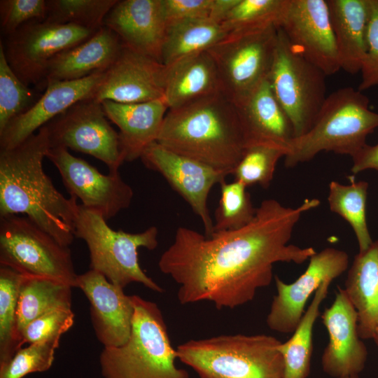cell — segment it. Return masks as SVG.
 <instances>
[{
	"label": "cell",
	"mask_w": 378,
	"mask_h": 378,
	"mask_svg": "<svg viewBox=\"0 0 378 378\" xmlns=\"http://www.w3.org/2000/svg\"><path fill=\"white\" fill-rule=\"evenodd\" d=\"M319 204L318 199H305L292 208L265 200L248 225L209 237L178 227L159 269L178 285L181 304L206 301L219 309L244 305L270 286L275 263L302 264L316 253L313 247L289 241L302 215Z\"/></svg>",
	"instance_id": "obj_1"
},
{
	"label": "cell",
	"mask_w": 378,
	"mask_h": 378,
	"mask_svg": "<svg viewBox=\"0 0 378 378\" xmlns=\"http://www.w3.org/2000/svg\"><path fill=\"white\" fill-rule=\"evenodd\" d=\"M50 148L44 125L20 144L0 149V217L24 215L69 246L78 204L64 197L45 172L43 162Z\"/></svg>",
	"instance_id": "obj_2"
},
{
	"label": "cell",
	"mask_w": 378,
	"mask_h": 378,
	"mask_svg": "<svg viewBox=\"0 0 378 378\" xmlns=\"http://www.w3.org/2000/svg\"><path fill=\"white\" fill-rule=\"evenodd\" d=\"M156 142L227 175L246 149L236 106L222 92L168 110Z\"/></svg>",
	"instance_id": "obj_3"
},
{
	"label": "cell",
	"mask_w": 378,
	"mask_h": 378,
	"mask_svg": "<svg viewBox=\"0 0 378 378\" xmlns=\"http://www.w3.org/2000/svg\"><path fill=\"white\" fill-rule=\"evenodd\" d=\"M377 128L378 113L370 109L368 97L352 87L340 88L327 96L312 127L290 141L284 165L293 167L321 151L352 158Z\"/></svg>",
	"instance_id": "obj_4"
},
{
	"label": "cell",
	"mask_w": 378,
	"mask_h": 378,
	"mask_svg": "<svg viewBox=\"0 0 378 378\" xmlns=\"http://www.w3.org/2000/svg\"><path fill=\"white\" fill-rule=\"evenodd\" d=\"M280 343L265 334L221 335L188 340L176 354L200 378H283Z\"/></svg>",
	"instance_id": "obj_5"
},
{
	"label": "cell",
	"mask_w": 378,
	"mask_h": 378,
	"mask_svg": "<svg viewBox=\"0 0 378 378\" xmlns=\"http://www.w3.org/2000/svg\"><path fill=\"white\" fill-rule=\"evenodd\" d=\"M134 314L130 336L122 345L104 347L99 363L104 378H189L177 358L156 303L132 295Z\"/></svg>",
	"instance_id": "obj_6"
},
{
	"label": "cell",
	"mask_w": 378,
	"mask_h": 378,
	"mask_svg": "<svg viewBox=\"0 0 378 378\" xmlns=\"http://www.w3.org/2000/svg\"><path fill=\"white\" fill-rule=\"evenodd\" d=\"M158 234L155 226L138 233L114 230L101 214L78 204L74 235L87 244L90 269L122 288L135 282L153 291L163 292L162 288L144 272L139 262V248L155 249L158 244Z\"/></svg>",
	"instance_id": "obj_7"
},
{
	"label": "cell",
	"mask_w": 378,
	"mask_h": 378,
	"mask_svg": "<svg viewBox=\"0 0 378 378\" xmlns=\"http://www.w3.org/2000/svg\"><path fill=\"white\" fill-rule=\"evenodd\" d=\"M0 265L24 276L50 279L72 287L78 276L69 246L24 215L0 217Z\"/></svg>",
	"instance_id": "obj_8"
},
{
	"label": "cell",
	"mask_w": 378,
	"mask_h": 378,
	"mask_svg": "<svg viewBox=\"0 0 378 378\" xmlns=\"http://www.w3.org/2000/svg\"><path fill=\"white\" fill-rule=\"evenodd\" d=\"M317 66L293 49L283 31L268 76L273 93L293 125L294 138L313 125L326 97V77Z\"/></svg>",
	"instance_id": "obj_9"
},
{
	"label": "cell",
	"mask_w": 378,
	"mask_h": 378,
	"mask_svg": "<svg viewBox=\"0 0 378 378\" xmlns=\"http://www.w3.org/2000/svg\"><path fill=\"white\" fill-rule=\"evenodd\" d=\"M276 25L229 33L207 50L216 66L222 92L234 104L268 78L278 41Z\"/></svg>",
	"instance_id": "obj_10"
},
{
	"label": "cell",
	"mask_w": 378,
	"mask_h": 378,
	"mask_svg": "<svg viewBox=\"0 0 378 378\" xmlns=\"http://www.w3.org/2000/svg\"><path fill=\"white\" fill-rule=\"evenodd\" d=\"M97 31L73 24L32 20L7 36V62L27 85H43L50 62L59 53L76 46Z\"/></svg>",
	"instance_id": "obj_11"
},
{
	"label": "cell",
	"mask_w": 378,
	"mask_h": 378,
	"mask_svg": "<svg viewBox=\"0 0 378 378\" xmlns=\"http://www.w3.org/2000/svg\"><path fill=\"white\" fill-rule=\"evenodd\" d=\"M50 147L81 152L104 162L109 172L125 162L119 134L110 125L101 102L80 101L46 125Z\"/></svg>",
	"instance_id": "obj_12"
},
{
	"label": "cell",
	"mask_w": 378,
	"mask_h": 378,
	"mask_svg": "<svg viewBox=\"0 0 378 378\" xmlns=\"http://www.w3.org/2000/svg\"><path fill=\"white\" fill-rule=\"evenodd\" d=\"M46 158L57 169L71 196L107 220L130 206L134 192L119 171L104 174L63 147H50Z\"/></svg>",
	"instance_id": "obj_13"
},
{
	"label": "cell",
	"mask_w": 378,
	"mask_h": 378,
	"mask_svg": "<svg viewBox=\"0 0 378 378\" xmlns=\"http://www.w3.org/2000/svg\"><path fill=\"white\" fill-rule=\"evenodd\" d=\"M349 255L344 251L326 248L316 252L306 270L293 282L287 284L274 276L276 294L266 318L267 326L281 333L293 332L305 310L309 297L326 281L342 275L348 268Z\"/></svg>",
	"instance_id": "obj_14"
},
{
	"label": "cell",
	"mask_w": 378,
	"mask_h": 378,
	"mask_svg": "<svg viewBox=\"0 0 378 378\" xmlns=\"http://www.w3.org/2000/svg\"><path fill=\"white\" fill-rule=\"evenodd\" d=\"M140 159L147 168L160 174L186 201L200 218L204 234L211 235L214 221L208 208V196L212 188L225 181L227 174L170 150L156 141L145 149Z\"/></svg>",
	"instance_id": "obj_15"
},
{
	"label": "cell",
	"mask_w": 378,
	"mask_h": 378,
	"mask_svg": "<svg viewBox=\"0 0 378 378\" xmlns=\"http://www.w3.org/2000/svg\"><path fill=\"white\" fill-rule=\"evenodd\" d=\"M279 28L293 49L327 76L341 69L327 0H289Z\"/></svg>",
	"instance_id": "obj_16"
},
{
	"label": "cell",
	"mask_w": 378,
	"mask_h": 378,
	"mask_svg": "<svg viewBox=\"0 0 378 378\" xmlns=\"http://www.w3.org/2000/svg\"><path fill=\"white\" fill-rule=\"evenodd\" d=\"M167 73L160 61L122 44L93 98L125 104L164 98Z\"/></svg>",
	"instance_id": "obj_17"
},
{
	"label": "cell",
	"mask_w": 378,
	"mask_h": 378,
	"mask_svg": "<svg viewBox=\"0 0 378 378\" xmlns=\"http://www.w3.org/2000/svg\"><path fill=\"white\" fill-rule=\"evenodd\" d=\"M321 319L329 337L321 357L323 370L334 378L358 376L365 368L368 350L358 334L356 311L344 288H338Z\"/></svg>",
	"instance_id": "obj_18"
},
{
	"label": "cell",
	"mask_w": 378,
	"mask_h": 378,
	"mask_svg": "<svg viewBox=\"0 0 378 378\" xmlns=\"http://www.w3.org/2000/svg\"><path fill=\"white\" fill-rule=\"evenodd\" d=\"M105 76L106 71L96 72L81 79L48 82L35 104L0 132V149L20 144L76 103L94 97Z\"/></svg>",
	"instance_id": "obj_19"
},
{
	"label": "cell",
	"mask_w": 378,
	"mask_h": 378,
	"mask_svg": "<svg viewBox=\"0 0 378 378\" xmlns=\"http://www.w3.org/2000/svg\"><path fill=\"white\" fill-rule=\"evenodd\" d=\"M75 287L90 301L92 325L104 347L124 344L132 330L134 314L132 295H125L122 288L91 269L77 276Z\"/></svg>",
	"instance_id": "obj_20"
},
{
	"label": "cell",
	"mask_w": 378,
	"mask_h": 378,
	"mask_svg": "<svg viewBox=\"0 0 378 378\" xmlns=\"http://www.w3.org/2000/svg\"><path fill=\"white\" fill-rule=\"evenodd\" d=\"M104 26L115 32L123 45L161 62L167 25L160 0H118Z\"/></svg>",
	"instance_id": "obj_21"
},
{
	"label": "cell",
	"mask_w": 378,
	"mask_h": 378,
	"mask_svg": "<svg viewBox=\"0 0 378 378\" xmlns=\"http://www.w3.org/2000/svg\"><path fill=\"white\" fill-rule=\"evenodd\" d=\"M234 105L246 148L265 145L284 148L287 153L294 138V131L290 119L273 93L268 78Z\"/></svg>",
	"instance_id": "obj_22"
},
{
	"label": "cell",
	"mask_w": 378,
	"mask_h": 378,
	"mask_svg": "<svg viewBox=\"0 0 378 378\" xmlns=\"http://www.w3.org/2000/svg\"><path fill=\"white\" fill-rule=\"evenodd\" d=\"M106 117L119 129L121 152L125 162L140 158L156 141L169 110L164 98L141 103L101 102Z\"/></svg>",
	"instance_id": "obj_23"
},
{
	"label": "cell",
	"mask_w": 378,
	"mask_h": 378,
	"mask_svg": "<svg viewBox=\"0 0 378 378\" xmlns=\"http://www.w3.org/2000/svg\"><path fill=\"white\" fill-rule=\"evenodd\" d=\"M122 47L118 35L103 26L85 41L52 59L48 69L45 87L50 81L78 80L96 72L106 71Z\"/></svg>",
	"instance_id": "obj_24"
},
{
	"label": "cell",
	"mask_w": 378,
	"mask_h": 378,
	"mask_svg": "<svg viewBox=\"0 0 378 378\" xmlns=\"http://www.w3.org/2000/svg\"><path fill=\"white\" fill-rule=\"evenodd\" d=\"M340 69L361 71L367 53L368 0H327Z\"/></svg>",
	"instance_id": "obj_25"
},
{
	"label": "cell",
	"mask_w": 378,
	"mask_h": 378,
	"mask_svg": "<svg viewBox=\"0 0 378 378\" xmlns=\"http://www.w3.org/2000/svg\"><path fill=\"white\" fill-rule=\"evenodd\" d=\"M167 67L164 99L169 110L222 92L216 66L207 51L186 57Z\"/></svg>",
	"instance_id": "obj_26"
},
{
	"label": "cell",
	"mask_w": 378,
	"mask_h": 378,
	"mask_svg": "<svg viewBox=\"0 0 378 378\" xmlns=\"http://www.w3.org/2000/svg\"><path fill=\"white\" fill-rule=\"evenodd\" d=\"M344 290L356 311L360 337L372 339L378 326V240L356 255Z\"/></svg>",
	"instance_id": "obj_27"
},
{
	"label": "cell",
	"mask_w": 378,
	"mask_h": 378,
	"mask_svg": "<svg viewBox=\"0 0 378 378\" xmlns=\"http://www.w3.org/2000/svg\"><path fill=\"white\" fill-rule=\"evenodd\" d=\"M227 34L221 23L210 18L171 24L167 27L161 62L169 66L186 57L207 51Z\"/></svg>",
	"instance_id": "obj_28"
},
{
	"label": "cell",
	"mask_w": 378,
	"mask_h": 378,
	"mask_svg": "<svg viewBox=\"0 0 378 378\" xmlns=\"http://www.w3.org/2000/svg\"><path fill=\"white\" fill-rule=\"evenodd\" d=\"M71 288L56 280L23 275L17 312L20 342L22 331L35 318L55 309H71Z\"/></svg>",
	"instance_id": "obj_29"
},
{
	"label": "cell",
	"mask_w": 378,
	"mask_h": 378,
	"mask_svg": "<svg viewBox=\"0 0 378 378\" xmlns=\"http://www.w3.org/2000/svg\"><path fill=\"white\" fill-rule=\"evenodd\" d=\"M331 282L328 280L320 285L291 337L279 344L278 350L284 363L283 378H307L309 376L313 351V329Z\"/></svg>",
	"instance_id": "obj_30"
},
{
	"label": "cell",
	"mask_w": 378,
	"mask_h": 378,
	"mask_svg": "<svg viewBox=\"0 0 378 378\" xmlns=\"http://www.w3.org/2000/svg\"><path fill=\"white\" fill-rule=\"evenodd\" d=\"M350 184L332 181L329 183L328 202L331 211L342 217L353 229L358 244V252L367 250L373 243L366 220V201L369 184L355 181Z\"/></svg>",
	"instance_id": "obj_31"
},
{
	"label": "cell",
	"mask_w": 378,
	"mask_h": 378,
	"mask_svg": "<svg viewBox=\"0 0 378 378\" xmlns=\"http://www.w3.org/2000/svg\"><path fill=\"white\" fill-rule=\"evenodd\" d=\"M23 275L0 265V366L22 348L18 331V304Z\"/></svg>",
	"instance_id": "obj_32"
},
{
	"label": "cell",
	"mask_w": 378,
	"mask_h": 378,
	"mask_svg": "<svg viewBox=\"0 0 378 378\" xmlns=\"http://www.w3.org/2000/svg\"><path fill=\"white\" fill-rule=\"evenodd\" d=\"M289 0H239L221 24L229 34L276 25L279 27Z\"/></svg>",
	"instance_id": "obj_33"
},
{
	"label": "cell",
	"mask_w": 378,
	"mask_h": 378,
	"mask_svg": "<svg viewBox=\"0 0 378 378\" xmlns=\"http://www.w3.org/2000/svg\"><path fill=\"white\" fill-rule=\"evenodd\" d=\"M118 0H48L45 20L73 24L94 31L104 26V20Z\"/></svg>",
	"instance_id": "obj_34"
},
{
	"label": "cell",
	"mask_w": 378,
	"mask_h": 378,
	"mask_svg": "<svg viewBox=\"0 0 378 378\" xmlns=\"http://www.w3.org/2000/svg\"><path fill=\"white\" fill-rule=\"evenodd\" d=\"M220 185V197L215 211L213 233L239 229L248 225L256 213L244 185L225 180Z\"/></svg>",
	"instance_id": "obj_35"
},
{
	"label": "cell",
	"mask_w": 378,
	"mask_h": 378,
	"mask_svg": "<svg viewBox=\"0 0 378 378\" xmlns=\"http://www.w3.org/2000/svg\"><path fill=\"white\" fill-rule=\"evenodd\" d=\"M36 93L24 84L8 64L0 43V132L35 102Z\"/></svg>",
	"instance_id": "obj_36"
},
{
	"label": "cell",
	"mask_w": 378,
	"mask_h": 378,
	"mask_svg": "<svg viewBox=\"0 0 378 378\" xmlns=\"http://www.w3.org/2000/svg\"><path fill=\"white\" fill-rule=\"evenodd\" d=\"M286 154V150L275 146L255 145L246 147L233 172L234 181L246 188L254 184L268 188L277 162Z\"/></svg>",
	"instance_id": "obj_37"
},
{
	"label": "cell",
	"mask_w": 378,
	"mask_h": 378,
	"mask_svg": "<svg viewBox=\"0 0 378 378\" xmlns=\"http://www.w3.org/2000/svg\"><path fill=\"white\" fill-rule=\"evenodd\" d=\"M59 345V342H41L20 348L8 362L0 366V378H22L48 370Z\"/></svg>",
	"instance_id": "obj_38"
},
{
	"label": "cell",
	"mask_w": 378,
	"mask_h": 378,
	"mask_svg": "<svg viewBox=\"0 0 378 378\" xmlns=\"http://www.w3.org/2000/svg\"><path fill=\"white\" fill-rule=\"evenodd\" d=\"M74 322L71 309H59L46 313L31 321L22 331L21 343L59 342L62 335Z\"/></svg>",
	"instance_id": "obj_39"
},
{
	"label": "cell",
	"mask_w": 378,
	"mask_h": 378,
	"mask_svg": "<svg viewBox=\"0 0 378 378\" xmlns=\"http://www.w3.org/2000/svg\"><path fill=\"white\" fill-rule=\"evenodd\" d=\"M48 5L45 0H1L0 21L3 31L10 35L32 20H45Z\"/></svg>",
	"instance_id": "obj_40"
},
{
	"label": "cell",
	"mask_w": 378,
	"mask_h": 378,
	"mask_svg": "<svg viewBox=\"0 0 378 378\" xmlns=\"http://www.w3.org/2000/svg\"><path fill=\"white\" fill-rule=\"evenodd\" d=\"M358 90L364 91L378 85V0H368L367 53Z\"/></svg>",
	"instance_id": "obj_41"
},
{
	"label": "cell",
	"mask_w": 378,
	"mask_h": 378,
	"mask_svg": "<svg viewBox=\"0 0 378 378\" xmlns=\"http://www.w3.org/2000/svg\"><path fill=\"white\" fill-rule=\"evenodd\" d=\"M214 0H160L167 25L183 21L210 18Z\"/></svg>",
	"instance_id": "obj_42"
},
{
	"label": "cell",
	"mask_w": 378,
	"mask_h": 378,
	"mask_svg": "<svg viewBox=\"0 0 378 378\" xmlns=\"http://www.w3.org/2000/svg\"><path fill=\"white\" fill-rule=\"evenodd\" d=\"M351 171L356 174L367 169L378 171V144L370 146L365 144L352 158Z\"/></svg>",
	"instance_id": "obj_43"
},
{
	"label": "cell",
	"mask_w": 378,
	"mask_h": 378,
	"mask_svg": "<svg viewBox=\"0 0 378 378\" xmlns=\"http://www.w3.org/2000/svg\"><path fill=\"white\" fill-rule=\"evenodd\" d=\"M239 0H214L210 19L222 23Z\"/></svg>",
	"instance_id": "obj_44"
},
{
	"label": "cell",
	"mask_w": 378,
	"mask_h": 378,
	"mask_svg": "<svg viewBox=\"0 0 378 378\" xmlns=\"http://www.w3.org/2000/svg\"><path fill=\"white\" fill-rule=\"evenodd\" d=\"M372 339H373L374 342H375V344H377L378 347V326L375 329V331L374 332V335Z\"/></svg>",
	"instance_id": "obj_45"
},
{
	"label": "cell",
	"mask_w": 378,
	"mask_h": 378,
	"mask_svg": "<svg viewBox=\"0 0 378 378\" xmlns=\"http://www.w3.org/2000/svg\"><path fill=\"white\" fill-rule=\"evenodd\" d=\"M342 378H358V376H351V377H345Z\"/></svg>",
	"instance_id": "obj_46"
}]
</instances>
